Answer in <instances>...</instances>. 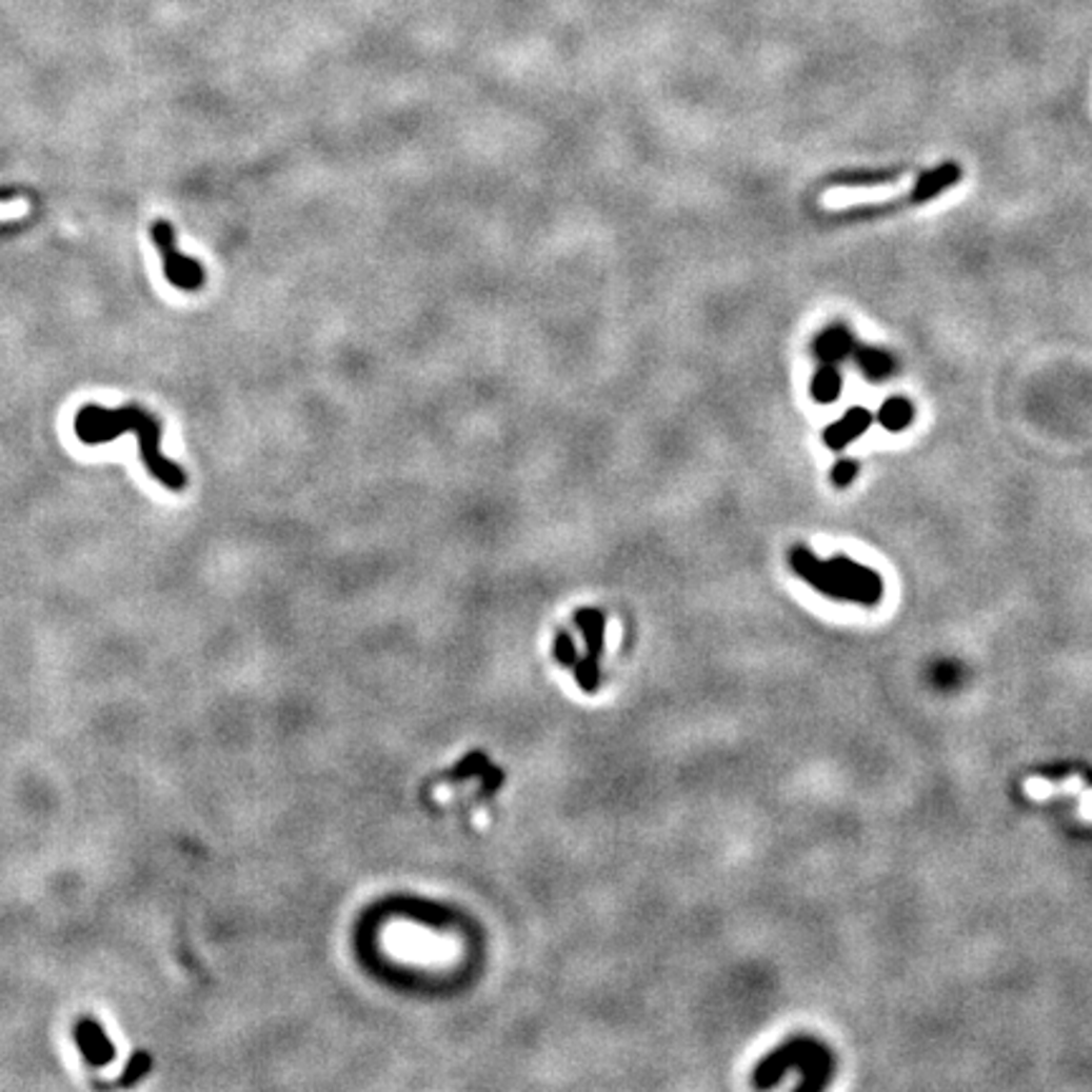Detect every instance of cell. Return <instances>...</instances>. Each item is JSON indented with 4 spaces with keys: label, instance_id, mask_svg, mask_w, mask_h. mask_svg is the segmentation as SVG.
<instances>
[{
    "label": "cell",
    "instance_id": "8992f818",
    "mask_svg": "<svg viewBox=\"0 0 1092 1092\" xmlns=\"http://www.w3.org/2000/svg\"><path fill=\"white\" fill-rule=\"evenodd\" d=\"M958 180H961V167H958L956 162H944V165L928 170V173H924L918 180H915V185L911 191L915 205L931 203L933 198H938L940 193L949 191V187L956 185Z\"/></svg>",
    "mask_w": 1092,
    "mask_h": 1092
},
{
    "label": "cell",
    "instance_id": "9c48e42d",
    "mask_svg": "<svg viewBox=\"0 0 1092 1092\" xmlns=\"http://www.w3.org/2000/svg\"><path fill=\"white\" fill-rule=\"evenodd\" d=\"M902 175V167H882V170H848V173L832 175L830 185L835 187H880L888 182H895Z\"/></svg>",
    "mask_w": 1092,
    "mask_h": 1092
},
{
    "label": "cell",
    "instance_id": "2e32d148",
    "mask_svg": "<svg viewBox=\"0 0 1092 1092\" xmlns=\"http://www.w3.org/2000/svg\"><path fill=\"white\" fill-rule=\"evenodd\" d=\"M153 1070V1057H150L147 1052H135V1057L130 1059L127 1070H124V1075L119 1077V1088H132V1085L137 1083V1079H142L147 1072Z\"/></svg>",
    "mask_w": 1092,
    "mask_h": 1092
},
{
    "label": "cell",
    "instance_id": "6da1fadb",
    "mask_svg": "<svg viewBox=\"0 0 1092 1092\" xmlns=\"http://www.w3.org/2000/svg\"><path fill=\"white\" fill-rule=\"evenodd\" d=\"M74 433L86 445H104L119 435L135 433L142 465L150 471V476L157 478L170 491H182L187 485L185 471L162 453V422L140 405L117 410H106L102 405L81 408L74 418Z\"/></svg>",
    "mask_w": 1092,
    "mask_h": 1092
},
{
    "label": "cell",
    "instance_id": "9a60e30c",
    "mask_svg": "<svg viewBox=\"0 0 1092 1092\" xmlns=\"http://www.w3.org/2000/svg\"><path fill=\"white\" fill-rule=\"evenodd\" d=\"M574 678H577L579 688H582L584 693H595L597 686H599V662L597 658H592V655H584V658H577V662H574Z\"/></svg>",
    "mask_w": 1092,
    "mask_h": 1092
},
{
    "label": "cell",
    "instance_id": "e0dca14e",
    "mask_svg": "<svg viewBox=\"0 0 1092 1092\" xmlns=\"http://www.w3.org/2000/svg\"><path fill=\"white\" fill-rule=\"evenodd\" d=\"M554 658H557L559 666H564V668H574V662H577V658H579L572 635L567 633V630H559L557 637H554Z\"/></svg>",
    "mask_w": 1092,
    "mask_h": 1092
},
{
    "label": "cell",
    "instance_id": "30bf717a",
    "mask_svg": "<svg viewBox=\"0 0 1092 1092\" xmlns=\"http://www.w3.org/2000/svg\"><path fill=\"white\" fill-rule=\"evenodd\" d=\"M852 355H855L857 368H860L868 380H888V377L895 375V370H898L895 357L877 350V346H855Z\"/></svg>",
    "mask_w": 1092,
    "mask_h": 1092
},
{
    "label": "cell",
    "instance_id": "3957f363",
    "mask_svg": "<svg viewBox=\"0 0 1092 1092\" xmlns=\"http://www.w3.org/2000/svg\"><path fill=\"white\" fill-rule=\"evenodd\" d=\"M153 243L162 256V269H165L167 281L180 292H200L205 283V269L200 266L198 258L185 256L175 243V231L167 220H155L153 223Z\"/></svg>",
    "mask_w": 1092,
    "mask_h": 1092
},
{
    "label": "cell",
    "instance_id": "8fae6325",
    "mask_svg": "<svg viewBox=\"0 0 1092 1092\" xmlns=\"http://www.w3.org/2000/svg\"><path fill=\"white\" fill-rule=\"evenodd\" d=\"M574 622L582 630L584 642H587V655L599 660L604 648V615L595 608H584L574 615Z\"/></svg>",
    "mask_w": 1092,
    "mask_h": 1092
},
{
    "label": "cell",
    "instance_id": "5bb4252c",
    "mask_svg": "<svg viewBox=\"0 0 1092 1092\" xmlns=\"http://www.w3.org/2000/svg\"><path fill=\"white\" fill-rule=\"evenodd\" d=\"M827 561H830V564L835 567V570H839L842 574H848L850 582L868 587V590H873L875 595L882 597V577L875 570L857 564V561H852L848 557H835V559H827Z\"/></svg>",
    "mask_w": 1092,
    "mask_h": 1092
},
{
    "label": "cell",
    "instance_id": "ba28073f",
    "mask_svg": "<svg viewBox=\"0 0 1092 1092\" xmlns=\"http://www.w3.org/2000/svg\"><path fill=\"white\" fill-rule=\"evenodd\" d=\"M801 1045H805V1039H794V1041H789V1045L779 1047L772 1057L763 1059V1063L756 1067V1075H754L756 1088H769V1085H774L776 1079L781 1077V1072L792 1065H799L807 1070V1063L801 1059V1052H799Z\"/></svg>",
    "mask_w": 1092,
    "mask_h": 1092
},
{
    "label": "cell",
    "instance_id": "7c38bea8",
    "mask_svg": "<svg viewBox=\"0 0 1092 1092\" xmlns=\"http://www.w3.org/2000/svg\"><path fill=\"white\" fill-rule=\"evenodd\" d=\"M913 418H915V408L911 400H906V397H890V400L882 402L880 413H877V422H880V425L890 433H902L908 425H911Z\"/></svg>",
    "mask_w": 1092,
    "mask_h": 1092
},
{
    "label": "cell",
    "instance_id": "5b68a950",
    "mask_svg": "<svg viewBox=\"0 0 1092 1092\" xmlns=\"http://www.w3.org/2000/svg\"><path fill=\"white\" fill-rule=\"evenodd\" d=\"M873 425V413L865 408H852L842 418L832 422L825 431V445L830 451H842L845 445H850L852 440H857L865 431H870Z\"/></svg>",
    "mask_w": 1092,
    "mask_h": 1092
},
{
    "label": "cell",
    "instance_id": "ac0fdd59",
    "mask_svg": "<svg viewBox=\"0 0 1092 1092\" xmlns=\"http://www.w3.org/2000/svg\"><path fill=\"white\" fill-rule=\"evenodd\" d=\"M857 473H860V463H857V460H852V458L837 460L835 469H832V473H830L832 485H835V489H848V485L857 478Z\"/></svg>",
    "mask_w": 1092,
    "mask_h": 1092
},
{
    "label": "cell",
    "instance_id": "7a4b0ae2",
    "mask_svg": "<svg viewBox=\"0 0 1092 1092\" xmlns=\"http://www.w3.org/2000/svg\"><path fill=\"white\" fill-rule=\"evenodd\" d=\"M789 567H792L794 574H799L807 584L814 587V590L822 592V595L832 597V599L860 602V604H865V608H875V604L880 602V595H875V592L868 590V587L837 582V579L832 577L827 561L814 557L807 547H792V552H789Z\"/></svg>",
    "mask_w": 1092,
    "mask_h": 1092
},
{
    "label": "cell",
    "instance_id": "52a82bcc",
    "mask_svg": "<svg viewBox=\"0 0 1092 1092\" xmlns=\"http://www.w3.org/2000/svg\"><path fill=\"white\" fill-rule=\"evenodd\" d=\"M814 357L822 364H837L845 357H850L855 352V337L845 324L827 326V330L814 339Z\"/></svg>",
    "mask_w": 1092,
    "mask_h": 1092
},
{
    "label": "cell",
    "instance_id": "277c9868",
    "mask_svg": "<svg viewBox=\"0 0 1092 1092\" xmlns=\"http://www.w3.org/2000/svg\"><path fill=\"white\" fill-rule=\"evenodd\" d=\"M74 1039H77L81 1054H84V1059L92 1067H106L110 1063H115V1045L106 1037L104 1027L99 1025L97 1019H92V1016L77 1021V1027H74Z\"/></svg>",
    "mask_w": 1092,
    "mask_h": 1092
},
{
    "label": "cell",
    "instance_id": "4fadbf2b",
    "mask_svg": "<svg viewBox=\"0 0 1092 1092\" xmlns=\"http://www.w3.org/2000/svg\"><path fill=\"white\" fill-rule=\"evenodd\" d=\"M812 397L817 402H835L839 393H842V375L835 364H822L817 370V375L812 377Z\"/></svg>",
    "mask_w": 1092,
    "mask_h": 1092
}]
</instances>
